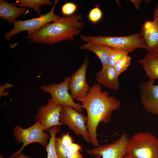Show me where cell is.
I'll return each mask as SVG.
<instances>
[{"mask_svg": "<svg viewBox=\"0 0 158 158\" xmlns=\"http://www.w3.org/2000/svg\"></svg>", "mask_w": 158, "mask_h": 158, "instance_id": "1f68e13d", "label": "cell"}, {"mask_svg": "<svg viewBox=\"0 0 158 158\" xmlns=\"http://www.w3.org/2000/svg\"><path fill=\"white\" fill-rule=\"evenodd\" d=\"M80 38L86 42L105 45L112 49H120L129 53L138 48L147 50L145 41L140 32L123 37L87 36L82 35Z\"/></svg>", "mask_w": 158, "mask_h": 158, "instance_id": "3957f363", "label": "cell"}, {"mask_svg": "<svg viewBox=\"0 0 158 158\" xmlns=\"http://www.w3.org/2000/svg\"><path fill=\"white\" fill-rule=\"evenodd\" d=\"M63 125H67L76 135H81L84 140L90 143V135L86 125L87 117L73 108L62 106L59 118Z\"/></svg>", "mask_w": 158, "mask_h": 158, "instance_id": "52a82bcc", "label": "cell"}, {"mask_svg": "<svg viewBox=\"0 0 158 158\" xmlns=\"http://www.w3.org/2000/svg\"><path fill=\"white\" fill-rule=\"evenodd\" d=\"M134 4L135 8L137 9H139V5L141 0H130Z\"/></svg>", "mask_w": 158, "mask_h": 158, "instance_id": "83f0119b", "label": "cell"}, {"mask_svg": "<svg viewBox=\"0 0 158 158\" xmlns=\"http://www.w3.org/2000/svg\"><path fill=\"white\" fill-rule=\"evenodd\" d=\"M105 90L102 91L101 85L95 83L85 97L76 100L82 103L87 114L86 124L90 135V143L95 147L99 145L97 138V129L100 122L109 123L113 112L120 109L121 102L114 97L109 96Z\"/></svg>", "mask_w": 158, "mask_h": 158, "instance_id": "6da1fadb", "label": "cell"}, {"mask_svg": "<svg viewBox=\"0 0 158 158\" xmlns=\"http://www.w3.org/2000/svg\"><path fill=\"white\" fill-rule=\"evenodd\" d=\"M127 153L136 158H158V138L149 132H139L129 138Z\"/></svg>", "mask_w": 158, "mask_h": 158, "instance_id": "277c9868", "label": "cell"}, {"mask_svg": "<svg viewBox=\"0 0 158 158\" xmlns=\"http://www.w3.org/2000/svg\"><path fill=\"white\" fill-rule=\"evenodd\" d=\"M83 49H86L95 53L99 58L104 67L108 65V61L112 48L100 44L87 42L80 47Z\"/></svg>", "mask_w": 158, "mask_h": 158, "instance_id": "e0dca14e", "label": "cell"}, {"mask_svg": "<svg viewBox=\"0 0 158 158\" xmlns=\"http://www.w3.org/2000/svg\"><path fill=\"white\" fill-rule=\"evenodd\" d=\"M55 147L56 154L59 158H67L68 151V146L64 143L60 138H56Z\"/></svg>", "mask_w": 158, "mask_h": 158, "instance_id": "44dd1931", "label": "cell"}, {"mask_svg": "<svg viewBox=\"0 0 158 158\" xmlns=\"http://www.w3.org/2000/svg\"><path fill=\"white\" fill-rule=\"evenodd\" d=\"M67 158H83V157L79 151H74L69 150Z\"/></svg>", "mask_w": 158, "mask_h": 158, "instance_id": "484cf974", "label": "cell"}, {"mask_svg": "<svg viewBox=\"0 0 158 158\" xmlns=\"http://www.w3.org/2000/svg\"><path fill=\"white\" fill-rule=\"evenodd\" d=\"M131 58L126 55L119 60L114 67L118 75H119L126 71L131 63Z\"/></svg>", "mask_w": 158, "mask_h": 158, "instance_id": "7402d4cb", "label": "cell"}, {"mask_svg": "<svg viewBox=\"0 0 158 158\" xmlns=\"http://www.w3.org/2000/svg\"><path fill=\"white\" fill-rule=\"evenodd\" d=\"M60 138L62 142L68 146L73 143V140L69 132L62 133Z\"/></svg>", "mask_w": 158, "mask_h": 158, "instance_id": "d4e9b609", "label": "cell"}, {"mask_svg": "<svg viewBox=\"0 0 158 158\" xmlns=\"http://www.w3.org/2000/svg\"><path fill=\"white\" fill-rule=\"evenodd\" d=\"M68 149L74 151H81L82 147L81 145L74 143H73L68 146Z\"/></svg>", "mask_w": 158, "mask_h": 158, "instance_id": "4316f807", "label": "cell"}, {"mask_svg": "<svg viewBox=\"0 0 158 158\" xmlns=\"http://www.w3.org/2000/svg\"><path fill=\"white\" fill-rule=\"evenodd\" d=\"M58 2V0H54L51 10L45 15H41L38 18L25 20L16 21L13 24V28L5 34V40H9L13 36L24 31L28 32V36L32 35L46 24L58 20L61 18L60 16L54 13L55 7Z\"/></svg>", "mask_w": 158, "mask_h": 158, "instance_id": "8992f818", "label": "cell"}, {"mask_svg": "<svg viewBox=\"0 0 158 158\" xmlns=\"http://www.w3.org/2000/svg\"><path fill=\"white\" fill-rule=\"evenodd\" d=\"M0 158H4L2 156L1 154H0ZM36 158L31 157L29 156L25 155L22 153H21L19 156L17 157H14V158Z\"/></svg>", "mask_w": 158, "mask_h": 158, "instance_id": "f1b7e54d", "label": "cell"}, {"mask_svg": "<svg viewBox=\"0 0 158 158\" xmlns=\"http://www.w3.org/2000/svg\"><path fill=\"white\" fill-rule=\"evenodd\" d=\"M154 82H141L139 85V91L144 107L149 113L158 116V85H154Z\"/></svg>", "mask_w": 158, "mask_h": 158, "instance_id": "7c38bea8", "label": "cell"}, {"mask_svg": "<svg viewBox=\"0 0 158 158\" xmlns=\"http://www.w3.org/2000/svg\"><path fill=\"white\" fill-rule=\"evenodd\" d=\"M50 135V138L48 144L45 147L47 153V158H59L55 150V140L56 134L60 131L58 126H54L48 130Z\"/></svg>", "mask_w": 158, "mask_h": 158, "instance_id": "ac0fdd59", "label": "cell"}, {"mask_svg": "<svg viewBox=\"0 0 158 158\" xmlns=\"http://www.w3.org/2000/svg\"><path fill=\"white\" fill-rule=\"evenodd\" d=\"M129 137L123 133L118 139L111 143L99 145L87 149L86 153L96 158H123L127 153Z\"/></svg>", "mask_w": 158, "mask_h": 158, "instance_id": "9c48e42d", "label": "cell"}, {"mask_svg": "<svg viewBox=\"0 0 158 158\" xmlns=\"http://www.w3.org/2000/svg\"><path fill=\"white\" fill-rule=\"evenodd\" d=\"M96 80L97 82L107 88L118 90L120 83L118 75L114 67L107 65L102 67L96 73Z\"/></svg>", "mask_w": 158, "mask_h": 158, "instance_id": "5bb4252c", "label": "cell"}, {"mask_svg": "<svg viewBox=\"0 0 158 158\" xmlns=\"http://www.w3.org/2000/svg\"><path fill=\"white\" fill-rule=\"evenodd\" d=\"M140 33L145 41L148 52L158 51V19L147 21L142 25Z\"/></svg>", "mask_w": 158, "mask_h": 158, "instance_id": "4fadbf2b", "label": "cell"}, {"mask_svg": "<svg viewBox=\"0 0 158 158\" xmlns=\"http://www.w3.org/2000/svg\"><path fill=\"white\" fill-rule=\"evenodd\" d=\"M71 79V76L66 77L61 83L42 85L39 89L50 94L51 99L56 103L71 107L81 113L83 109L82 104L75 103L68 92Z\"/></svg>", "mask_w": 158, "mask_h": 158, "instance_id": "ba28073f", "label": "cell"}, {"mask_svg": "<svg viewBox=\"0 0 158 158\" xmlns=\"http://www.w3.org/2000/svg\"><path fill=\"white\" fill-rule=\"evenodd\" d=\"M77 5L72 2H67L61 8V12L63 16H70L73 15L77 10Z\"/></svg>", "mask_w": 158, "mask_h": 158, "instance_id": "cb8c5ba5", "label": "cell"}, {"mask_svg": "<svg viewBox=\"0 0 158 158\" xmlns=\"http://www.w3.org/2000/svg\"><path fill=\"white\" fill-rule=\"evenodd\" d=\"M62 107V105L55 102L50 98L46 105L39 107L35 118L40 122L44 131L54 126L63 125L59 120Z\"/></svg>", "mask_w": 158, "mask_h": 158, "instance_id": "30bf717a", "label": "cell"}, {"mask_svg": "<svg viewBox=\"0 0 158 158\" xmlns=\"http://www.w3.org/2000/svg\"><path fill=\"white\" fill-rule=\"evenodd\" d=\"M40 122L37 121L33 125L26 128H22L20 126H15L13 130V135L15 141L18 145L22 143V145L17 151L11 156V158L19 156L23 149L28 145L37 143L45 147L48 144L50 138L49 133L44 132Z\"/></svg>", "mask_w": 158, "mask_h": 158, "instance_id": "5b68a950", "label": "cell"}, {"mask_svg": "<svg viewBox=\"0 0 158 158\" xmlns=\"http://www.w3.org/2000/svg\"><path fill=\"white\" fill-rule=\"evenodd\" d=\"M16 3L18 6L29 7L33 9L40 16V6L44 4L50 5L52 3V1L49 0H17Z\"/></svg>", "mask_w": 158, "mask_h": 158, "instance_id": "d6986e66", "label": "cell"}, {"mask_svg": "<svg viewBox=\"0 0 158 158\" xmlns=\"http://www.w3.org/2000/svg\"><path fill=\"white\" fill-rule=\"evenodd\" d=\"M89 63L86 57L80 68L71 76L68 87L74 100L84 98L89 91L90 87L86 80V71Z\"/></svg>", "mask_w": 158, "mask_h": 158, "instance_id": "8fae6325", "label": "cell"}, {"mask_svg": "<svg viewBox=\"0 0 158 158\" xmlns=\"http://www.w3.org/2000/svg\"><path fill=\"white\" fill-rule=\"evenodd\" d=\"M15 2L10 4L4 0L0 1V17L6 20L11 24H13L16 18L23 14L25 15L29 12L24 7H17Z\"/></svg>", "mask_w": 158, "mask_h": 158, "instance_id": "9a60e30c", "label": "cell"}, {"mask_svg": "<svg viewBox=\"0 0 158 158\" xmlns=\"http://www.w3.org/2000/svg\"><path fill=\"white\" fill-rule=\"evenodd\" d=\"M128 52L116 49H112L109 57L108 65L114 67L117 61L124 56L128 55Z\"/></svg>", "mask_w": 158, "mask_h": 158, "instance_id": "ffe728a7", "label": "cell"}, {"mask_svg": "<svg viewBox=\"0 0 158 158\" xmlns=\"http://www.w3.org/2000/svg\"><path fill=\"white\" fill-rule=\"evenodd\" d=\"M123 158H136L132 155L127 153Z\"/></svg>", "mask_w": 158, "mask_h": 158, "instance_id": "4dcf8cb0", "label": "cell"}, {"mask_svg": "<svg viewBox=\"0 0 158 158\" xmlns=\"http://www.w3.org/2000/svg\"><path fill=\"white\" fill-rule=\"evenodd\" d=\"M81 15L63 16L52 23H48L35 34L27 37L35 44H53L64 40H72L79 34L84 26Z\"/></svg>", "mask_w": 158, "mask_h": 158, "instance_id": "7a4b0ae2", "label": "cell"}, {"mask_svg": "<svg viewBox=\"0 0 158 158\" xmlns=\"http://www.w3.org/2000/svg\"><path fill=\"white\" fill-rule=\"evenodd\" d=\"M154 18L158 19V2L154 10Z\"/></svg>", "mask_w": 158, "mask_h": 158, "instance_id": "f546056e", "label": "cell"}, {"mask_svg": "<svg viewBox=\"0 0 158 158\" xmlns=\"http://www.w3.org/2000/svg\"><path fill=\"white\" fill-rule=\"evenodd\" d=\"M138 62L142 64L149 80L155 81L158 79V51L148 52Z\"/></svg>", "mask_w": 158, "mask_h": 158, "instance_id": "2e32d148", "label": "cell"}, {"mask_svg": "<svg viewBox=\"0 0 158 158\" xmlns=\"http://www.w3.org/2000/svg\"><path fill=\"white\" fill-rule=\"evenodd\" d=\"M102 13L100 9L97 6L91 9L88 16V19L90 22L96 23L99 22L102 19Z\"/></svg>", "mask_w": 158, "mask_h": 158, "instance_id": "603a6c76", "label": "cell"}]
</instances>
